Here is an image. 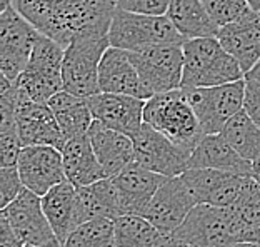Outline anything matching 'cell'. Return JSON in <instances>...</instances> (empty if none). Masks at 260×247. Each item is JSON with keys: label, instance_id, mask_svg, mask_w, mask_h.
Wrapping results in <instances>:
<instances>
[{"label": "cell", "instance_id": "74e56055", "mask_svg": "<svg viewBox=\"0 0 260 247\" xmlns=\"http://www.w3.org/2000/svg\"><path fill=\"white\" fill-rule=\"evenodd\" d=\"M160 247H193V245L185 242V240H182V239H177L174 236H167Z\"/></svg>", "mask_w": 260, "mask_h": 247}, {"label": "cell", "instance_id": "4dcf8cb0", "mask_svg": "<svg viewBox=\"0 0 260 247\" xmlns=\"http://www.w3.org/2000/svg\"><path fill=\"white\" fill-rule=\"evenodd\" d=\"M230 207L237 214L247 234L260 227V184L253 177H247L240 196ZM247 237V236H245Z\"/></svg>", "mask_w": 260, "mask_h": 247}, {"label": "cell", "instance_id": "3957f363", "mask_svg": "<svg viewBox=\"0 0 260 247\" xmlns=\"http://www.w3.org/2000/svg\"><path fill=\"white\" fill-rule=\"evenodd\" d=\"M144 122L190 154L205 135L187 92L182 87L147 99Z\"/></svg>", "mask_w": 260, "mask_h": 247}, {"label": "cell", "instance_id": "ab89813d", "mask_svg": "<svg viewBox=\"0 0 260 247\" xmlns=\"http://www.w3.org/2000/svg\"><path fill=\"white\" fill-rule=\"evenodd\" d=\"M250 177H253L260 184V157L252 162V174H250Z\"/></svg>", "mask_w": 260, "mask_h": 247}, {"label": "cell", "instance_id": "836d02e7", "mask_svg": "<svg viewBox=\"0 0 260 247\" xmlns=\"http://www.w3.org/2000/svg\"><path fill=\"white\" fill-rule=\"evenodd\" d=\"M22 189L23 182L20 179L17 166L0 169V205H2V209L14 201L22 192Z\"/></svg>", "mask_w": 260, "mask_h": 247}, {"label": "cell", "instance_id": "8fae6325", "mask_svg": "<svg viewBox=\"0 0 260 247\" xmlns=\"http://www.w3.org/2000/svg\"><path fill=\"white\" fill-rule=\"evenodd\" d=\"M12 229L25 245L35 247H62L54 229L44 212L42 197L23 187L22 192L2 209Z\"/></svg>", "mask_w": 260, "mask_h": 247}, {"label": "cell", "instance_id": "7bdbcfd3", "mask_svg": "<svg viewBox=\"0 0 260 247\" xmlns=\"http://www.w3.org/2000/svg\"><path fill=\"white\" fill-rule=\"evenodd\" d=\"M247 4H249V7L260 12V0H247Z\"/></svg>", "mask_w": 260, "mask_h": 247}, {"label": "cell", "instance_id": "60d3db41", "mask_svg": "<svg viewBox=\"0 0 260 247\" xmlns=\"http://www.w3.org/2000/svg\"><path fill=\"white\" fill-rule=\"evenodd\" d=\"M229 247H260V242H257V240H237Z\"/></svg>", "mask_w": 260, "mask_h": 247}, {"label": "cell", "instance_id": "e575fe53", "mask_svg": "<svg viewBox=\"0 0 260 247\" xmlns=\"http://www.w3.org/2000/svg\"><path fill=\"white\" fill-rule=\"evenodd\" d=\"M170 0H117V7L149 15H165L169 10Z\"/></svg>", "mask_w": 260, "mask_h": 247}, {"label": "cell", "instance_id": "7c38bea8", "mask_svg": "<svg viewBox=\"0 0 260 247\" xmlns=\"http://www.w3.org/2000/svg\"><path fill=\"white\" fill-rule=\"evenodd\" d=\"M134 156L135 161L153 172L175 177L188 169L190 152L174 144L169 137L144 122L139 134L134 137Z\"/></svg>", "mask_w": 260, "mask_h": 247}, {"label": "cell", "instance_id": "4fadbf2b", "mask_svg": "<svg viewBox=\"0 0 260 247\" xmlns=\"http://www.w3.org/2000/svg\"><path fill=\"white\" fill-rule=\"evenodd\" d=\"M195 205H197V201L187 187L184 177L175 175L155 192L142 215L152 222L162 234L172 236Z\"/></svg>", "mask_w": 260, "mask_h": 247}, {"label": "cell", "instance_id": "e0dca14e", "mask_svg": "<svg viewBox=\"0 0 260 247\" xmlns=\"http://www.w3.org/2000/svg\"><path fill=\"white\" fill-rule=\"evenodd\" d=\"M169 179L167 175L153 172L137 161H132L127 167H123L115 177H112L119 192L123 215L144 214L155 192Z\"/></svg>", "mask_w": 260, "mask_h": 247}, {"label": "cell", "instance_id": "f35d334b", "mask_svg": "<svg viewBox=\"0 0 260 247\" xmlns=\"http://www.w3.org/2000/svg\"><path fill=\"white\" fill-rule=\"evenodd\" d=\"M245 79H255V80H260V60L249 70V72L245 74Z\"/></svg>", "mask_w": 260, "mask_h": 247}, {"label": "cell", "instance_id": "6da1fadb", "mask_svg": "<svg viewBox=\"0 0 260 247\" xmlns=\"http://www.w3.org/2000/svg\"><path fill=\"white\" fill-rule=\"evenodd\" d=\"M40 34L67 47L80 34H109L117 0H12Z\"/></svg>", "mask_w": 260, "mask_h": 247}, {"label": "cell", "instance_id": "4316f807", "mask_svg": "<svg viewBox=\"0 0 260 247\" xmlns=\"http://www.w3.org/2000/svg\"><path fill=\"white\" fill-rule=\"evenodd\" d=\"M175 28L184 37H217L218 27L200 0H170L167 14Z\"/></svg>", "mask_w": 260, "mask_h": 247}, {"label": "cell", "instance_id": "5bb4252c", "mask_svg": "<svg viewBox=\"0 0 260 247\" xmlns=\"http://www.w3.org/2000/svg\"><path fill=\"white\" fill-rule=\"evenodd\" d=\"M17 169H19L23 187L39 194L40 197L54 186L67 180L62 150L54 145L22 147L17 159Z\"/></svg>", "mask_w": 260, "mask_h": 247}, {"label": "cell", "instance_id": "d4e9b609", "mask_svg": "<svg viewBox=\"0 0 260 247\" xmlns=\"http://www.w3.org/2000/svg\"><path fill=\"white\" fill-rule=\"evenodd\" d=\"M49 107L54 112L58 126L62 129L65 142L77 135L87 134L93 123L90 105L85 97L75 96L72 92L60 90L50 99Z\"/></svg>", "mask_w": 260, "mask_h": 247}, {"label": "cell", "instance_id": "8992f818", "mask_svg": "<svg viewBox=\"0 0 260 247\" xmlns=\"http://www.w3.org/2000/svg\"><path fill=\"white\" fill-rule=\"evenodd\" d=\"M109 47V34L100 32L80 34L70 40L63 55V90L85 99L99 94V67Z\"/></svg>", "mask_w": 260, "mask_h": 247}, {"label": "cell", "instance_id": "1f68e13d", "mask_svg": "<svg viewBox=\"0 0 260 247\" xmlns=\"http://www.w3.org/2000/svg\"><path fill=\"white\" fill-rule=\"evenodd\" d=\"M22 147L15 115L0 114V164L2 167L17 166V159H19Z\"/></svg>", "mask_w": 260, "mask_h": 247}, {"label": "cell", "instance_id": "7a4b0ae2", "mask_svg": "<svg viewBox=\"0 0 260 247\" xmlns=\"http://www.w3.org/2000/svg\"><path fill=\"white\" fill-rule=\"evenodd\" d=\"M182 89L214 87L245 79V72L217 37L188 39L184 42Z\"/></svg>", "mask_w": 260, "mask_h": 247}, {"label": "cell", "instance_id": "2e32d148", "mask_svg": "<svg viewBox=\"0 0 260 247\" xmlns=\"http://www.w3.org/2000/svg\"><path fill=\"white\" fill-rule=\"evenodd\" d=\"M182 177L197 204L229 207L237 201L249 175H239L217 169H187Z\"/></svg>", "mask_w": 260, "mask_h": 247}, {"label": "cell", "instance_id": "52a82bcc", "mask_svg": "<svg viewBox=\"0 0 260 247\" xmlns=\"http://www.w3.org/2000/svg\"><path fill=\"white\" fill-rule=\"evenodd\" d=\"M63 45L44 34L39 35L27 67L15 79L32 101L47 104L57 92L63 90Z\"/></svg>", "mask_w": 260, "mask_h": 247}, {"label": "cell", "instance_id": "277c9868", "mask_svg": "<svg viewBox=\"0 0 260 247\" xmlns=\"http://www.w3.org/2000/svg\"><path fill=\"white\" fill-rule=\"evenodd\" d=\"M110 45L123 50H142L153 45H184L185 37L167 15L137 14L117 7L109 28Z\"/></svg>", "mask_w": 260, "mask_h": 247}, {"label": "cell", "instance_id": "d6a6232c", "mask_svg": "<svg viewBox=\"0 0 260 247\" xmlns=\"http://www.w3.org/2000/svg\"><path fill=\"white\" fill-rule=\"evenodd\" d=\"M200 2L218 27L234 22L250 9L247 0H200Z\"/></svg>", "mask_w": 260, "mask_h": 247}, {"label": "cell", "instance_id": "ac0fdd59", "mask_svg": "<svg viewBox=\"0 0 260 247\" xmlns=\"http://www.w3.org/2000/svg\"><path fill=\"white\" fill-rule=\"evenodd\" d=\"M15 122L23 147L54 145L62 150L65 145L62 129L49 104L35 102L30 97H27L15 110Z\"/></svg>", "mask_w": 260, "mask_h": 247}, {"label": "cell", "instance_id": "d590c367", "mask_svg": "<svg viewBox=\"0 0 260 247\" xmlns=\"http://www.w3.org/2000/svg\"><path fill=\"white\" fill-rule=\"evenodd\" d=\"M244 110L260 127V80L245 79V101Z\"/></svg>", "mask_w": 260, "mask_h": 247}, {"label": "cell", "instance_id": "f546056e", "mask_svg": "<svg viewBox=\"0 0 260 247\" xmlns=\"http://www.w3.org/2000/svg\"><path fill=\"white\" fill-rule=\"evenodd\" d=\"M62 247H115V222L107 217L82 222L69 234Z\"/></svg>", "mask_w": 260, "mask_h": 247}, {"label": "cell", "instance_id": "f1b7e54d", "mask_svg": "<svg viewBox=\"0 0 260 247\" xmlns=\"http://www.w3.org/2000/svg\"><path fill=\"white\" fill-rule=\"evenodd\" d=\"M220 134L247 161L253 162L260 157V127L245 110H240L229 119Z\"/></svg>", "mask_w": 260, "mask_h": 247}, {"label": "cell", "instance_id": "5b68a950", "mask_svg": "<svg viewBox=\"0 0 260 247\" xmlns=\"http://www.w3.org/2000/svg\"><path fill=\"white\" fill-rule=\"evenodd\" d=\"M172 236L193 247H229L237 240H245L247 229L230 205L197 204Z\"/></svg>", "mask_w": 260, "mask_h": 247}, {"label": "cell", "instance_id": "83f0119b", "mask_svg": "<svg viewBox=\"0 0 260 247\" xmlns=\"http://www.w3.org/2000/svg\"><path fill=\"white\" fill-rule=\"evenodd\" d=\"M114 222L115 247H160L167 237L144 215L125 214Z\"/></svg>", "mask_w": 260, "mask_h": 247}, {"label": "cell", "instance_id": "cb8c5ba5", "mask_svg": "<svg viewBox=\"0 0 260 247\" xmlns=\"http://www.w3.org/2000/svg\"><path fill=\"white\" fill-rule=\"evenodd\" d=\"M62 157L65 177L75 187L93 184L107 177L93 152L88 132L69 139L62 147Z\"/></svg>", "mask_w": 260, "mask_h": 247}, {"label": "cell", "instance_id": "ffe728a7", "mask_svg": "<svg viewBox=\"0 0 260 247\" xmlns=\"http://www.w3.org/2000/svg\"><path fill=\"white\" fill-rule=\"evenodd\" d=\"M100 92L125 94L139 99H145L139 72L135 69L128 50L110 45L100 60L99 67Z\"/></svg>", "mask_w": 260, "mask_h": 247}, {"label": "cell", "instance_id": "ee69618b", "mask_svg": "<svg viewBox=\"0 0 260 247\" xmlns=\"http://www.w3.org/2000/svg\"><path fill=\"white\" fill-rule=\"evenodd\" d=\"M9 5H12V0H2V10L7 9Z\"/></svg>", "mask_w": 260, "mask_h": 247}, {"label": "cell", "instance_id": "b9f144b4", "mask_svg": "<svg viewBox=\"0 0 260 247\" xmlns=\"http://www.w3.org/2000/svg\"><path fill=\"white\" fill-rule=\"evenodd\" d=\"M245 240H257V242H260V227L255 229V231H250L249 234H247Z\"/></svg>", "mask_w": 260, "mask_h": 247}, {"label": "cell", "instance_id": "9a60e30c", "mask_svg": "<svg viewBox=\"0 0 260 247\" xmlns=\"http://www.w3.org/2000/svg\"><path fill=\"white\" fill-rule=\"evenodd\" d=\"M93 120L104 123L128 137H135L144 123L145 99H139L125 94L99 92L87 97Z\"/></svg>", "mask_w": 260, "mask_h": 247}, {"label": "cell", "instance_id": "603a6c76", "mask_svg": "<svg viewBox=\"0 0 260 247\" xmlns=\"http://www.w3.org/2000/svg\"><path fill=\"white\" fill-rule=\"evenodd\" d=\"M88 137L93 152L107 177H115L123 167L135 161L134 139L114 129L105 127L104 123L93 120L88 129Z\"/></svg>", "mask_w": 260, "mask_h": 247}, {"label": "cell", "instance_id": "f6af8a7d", "mask_svg": "<svg viewBox=\"0 0 260 247\" xmlns=\"http://www.w3.org/2000/svg\"><path fill=\"white\" fill-rule=\"evenodd\" d=\"M23 247H35V245H23Z\"/></svg>", "mask_w": 260, "mask_h": 247}, {"label": "cell", "instance_id": "d6986e66", "mask_svg": "<svg viewBox=\"0 0 260 247\" xmlns=\"http://www.w3.org/2000/svg\"><path fill=\"white\" fill-rule=\"evenodd\" d=\"M217 39L247 74L260 60V12L249 9L239 19L222 25Z\"/></svg>", "mask_w": 260, "mask_h": 247}, {"label": "cell", "instance_id": "484cf974", "mask_svg": "<svg viewBox=\"0 0 260 247\" xmlns=\"http://www.w3.org/2000/svg\"><path fill=\"white\" fill-rule=\"evenodd\" d=\"M75 199L77 187L63 180L54 186L52 189L42 196V207L54 229L57 239L60 244L65 242L69 234L77 227L75 224Z\"/></svg>", "mask_w": 260, "mask_h": 247}, {"label": "cell", "instance_id": "30bf717a", "mask_svg": "<svg viewBox=\"0 0 260 247\" xmlns=\"http://www.w3.org/2000/svg\"><path fill=\"white\" fill-rule=\"evenodd\" d=\"M40 32L14 5L0 15V69L10 80H15L27 67Z\"/></svg>", "mask_w": 260, "mask_h": 247}, {"label": "cell", "instance_id": "ba28073f", "mask_svg": "<svg viewBox=\"0 0 260 247\" xmlns=\"http://www.w3.org/2000/svg\"><path fill=\"white\" fill-rule=\"evenodd\" d=\"M144 89L145 101L157 94L182 87L184 77V47L153 45L142 50L128 52Z\"/></svg>", "mask_w": 260, "mask_h": 247}, {"label": "cell", "instance_id": "44dd1931", "mask_svg": "<svg viewBox=\"0 0 260 247\" xmlns=\"http://www.w3.org/2000/svg\"><path fill=\"white\" fill-rule=\"evenodd\" d=\"M188 169H217L239 175H250L252 161L242 157L222 134H207L192 150Z\"/></svg>", "mask_w": 260, "mask_h": 247}, {"label": "cell", "instance_id": "9c48e42d", "mask_svg": "<svg viewBox=\"0 0 260 247\" xmlns=\"http://www.w3.org/2000/svg\"><path fill=\"white\" fill-rule=\"evenodd\" d=\"M185 92L205 135L220 134L227 120L244 110L245 79L214 87H193Z\"/></svg>", "mask_w": 260, "mask_h": 247}, {"label": "cell", "instance_id": "7402d4cb", "mask_svg": "<svg viewBox=\"0 0 260 247\" xmlns=\"http://www.w3.org/2000/svg\"><path fill=\"white\" fill-rule=\"evenodd\" d=\"M123 215L119 192L110 177L100 179L93 184L77 187L75 199V224L107 217V219H119Z\"/></svg>", "mask_w": 260, "mask_h": 247}, {"label": "cell", "instance_id": "8d00e7d4", "mask_svg": "<svg viewBox=\"0 0 260 247\" xmlns=\"http://www.w3.org/2000/svg\"><path fill=\"white\" fill-rule=\"evenodd\" d=\"M25 244L19 239L12 229L9 219L0 212V247H23Z\"/></svg>", "mask_w": 260, "mask_h": 247}]
</instances>
